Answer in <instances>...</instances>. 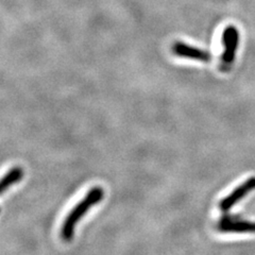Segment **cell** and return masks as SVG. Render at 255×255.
<instances>
[{"instance_id": "6da1fadb", "label": "cell", "mask_w": 255, "mask_h": 255, "mask_svg": "<svg viewBox=\"0 0 255 255\" xmlns=\"http://www.w3.org/2000/svg\"><path fill=\"white\" fill-rule=\"evenodd\" d=\"M103 198H105V190L102 187L95 186L90 189L86 196L69 212L65 220H64L61 228V236L63 241L71 242L75 235L76 227L80 220L85 216L93 206L102 201Z\"/></svg>"}, {"instance_id": "3957f363", "label": "cell", "mask_w": 255, "mask_h": 255, "mask_svg": "<svg viewBox=\"0 0 255 255\" xmlns=\"http://www.w3.org/2000/svg\"><path fill=\"white\" fill-rule=\"evenodd\" d=\"M217 228L222 233H255V222L232 216L222 217Z\"/></svg>"}, {"instance_id": "7a4b0ae2", "label": "cell", "mask_w": 255, "mask_h": 255, "mask_svg": "<svg viewBox=\"0 0 255 255\" xmlns=\"http://www.w3.org/2000/svg\"><path fill=\"white\" fill-rule=\"evenodd\" d=\"M222 44H223V53L221 55V62L223 66H231L233 64L236 51L239 45V31L238 29L231 25L228 26L222 34Z\"/></svg>"}, {"instance_id": "277c9868", "label": "cell", "mask_w": 255, "mask_h": 255, "mask_svg": "<svg viewBox=\"0 0 255 255\" xmlns=\"http://www.w3.org/2000/svg\"><path fill=\"white\" fill-rule=\"evenodd\" d=\"M254 189H255V177H252L249 180L244 182L243 184H241L238 187H236L232 193H231L229 196H227L223 200H221L219 203V209L222 212L230 211L234 205H236L239 201H242L247 195L250 194Z\"/></svg>"}, {"instance_id": "5b68a950", "label": "cell", "mask_w": 255, "mask_h": 255, "mask_svg": "<svg viewBox=\"0 0 255 255\" xmlns=\"http://www.w3.org/2000/svg\"><path fill=\"white\" fill-rule=\"evenodd\" d=\"M172 52L173 54L180 58L185 59H193L200 62H210L211 61V54L206 50L200 49L194 46H190L183 42H175L172 46Z\"/></svg>"}, {"instance_id": "8992f818", "label": "cell", "mask_w": 255, "mask_h": 255, "mask_svg": "<svg viewBox=\"0 0 255 255\" xmlns=\"http://www.w3.org/2000/svg\"><path fill=\"white\" fill-rule=\"evenodd\" d=\"M23 169L19 166H16L7 171L3 177L0 179V196L11 188L13 185L19 183L23 178Z\"/></svg>"}]
</instances>
